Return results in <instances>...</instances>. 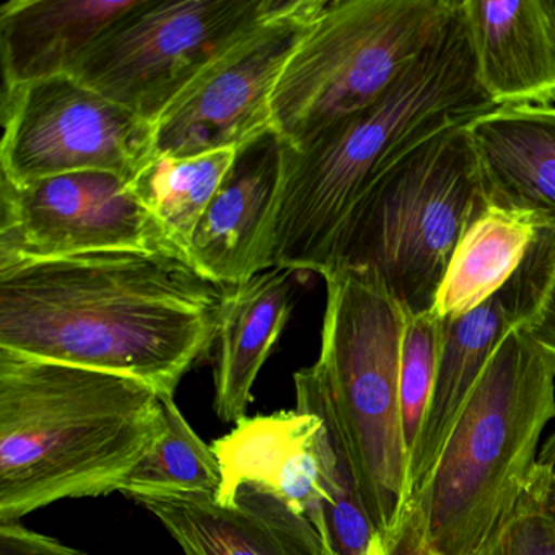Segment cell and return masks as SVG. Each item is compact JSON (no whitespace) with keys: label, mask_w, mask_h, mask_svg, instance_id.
Masks as SVG:
<instances>
[{"label":"cell","mask_w":555,"mask_h":555,"mask_svg":"<svg viewBox=\"0 0 555 555\" xmlns=\"http://www.w3.org/2000/svg\"><path fill=\"white\" fill-rule=\"evenodd\" d=\"M538 463L555 476V430L542 444L539 453Z\"/></svg>","instance_id":"cell-30"},{"label":"cell","mask_w":555,"mask_h":555,"mask_svg":"<svg viewBox=\"0 0 555 555\" xmlns=\"http://www.w3.org/2000/svg\"><path fill=\"white\" fill-rule=\"evenodd\" d=\"M461 0H326L272 93V129L288 147L382 99L440 37Z\"/></svg>","instance_id":"cell-7"},{"label":"cell","mask_w":555,"mask_h":555,"mask_svg":"<svg viewBox=\"0 0 555 555\" xmlns=\"http://www.w3.org/2000/svg\"><path fill=\"white\" fill-rule=\"evenodd\" d=\"M541 229L528 217L489 206L461 236L431 313L456 320L486 304L516 274Z\"/></svg>","instance_id":"cell-20"},{"label":"cell","mask_w":555,"mask_h":555,"mask_svg":"<svg viewBox=\"0 0 555 555\" xmlns=\"http://www.w3.org/2000/svg\"><path fill=\"white\" fill-rule=\"evenodd\" d=\"M162 428L141 379L0 349V522L119 492Z\"/></svg>","instance_id":"cell-3"},{"label":"cell","mask_w":555,"mask_h":555,"mask_svg":"<svg viewBox=\"0 0 555 555\" xmlns=\"http://www.w3.org/2000/svg\"><path fill=\"white\" fill-rule=\"evenodd\" d=\"M443 320L431 311L408 314L401 357V417L409 463L430 401Z\"/></svg>","instance_id":"cell-24"},{"label":"cell","mask_w":555,"mask_h":555,"mask_svg":"<svg viewBox=\"0 0 555 555\" xmlns=\"http://www.w3.org/2000/svg\"><path fill=\"white\" fill-rule=\"evenodd\" d=\"M284 0H139L70 76L152 126Z\"/></svg>","instance_id":"cell-8"},{"label":"cell","mask_w":555,"mask_h":555,"mask_svg":"<svg viewBox=\"0 0 555 555\" xmlns=\"http://www.w3.org/2000/svg\"><path fill=\"white\" fill-rule=\"evenodd\" d=\"M525 327L555 362V258L538 307Z\"/></svg>","instance_id":"cell-27"},{"label":"cell","mask_w":555,"mask_h":555,"mask_svg":"<svg viewBox=\"0 0 555 555\" xmlns=\"http://www.w3.org/2000/svg\"><path fill=\"white\" fill-rule=\"evenodd\" d=\"M314 412H278L245 417L225 437L214 441L222 473L216 495L230 506L243 483H256L281 496L295 513L307 516L324 542L323 486ZM326 547V545H324Z\"/></svg>","instance_id":"cell-14"},{"label":"cell","mask_w":555,"mask_h":555,"mask_svg":"<svg viewBox=\"0 0 555 555\" xmlns=\"http://www.w3.org/2000/svg\"><path fill=\"white\" fill-rule=\"evenodd\" d=\"M103 251L180 255L118 175L80 171L25 186L2 178L0 268Z\"/></svg>","instance_id":"cell-11"},{"label":"cell","mask_w":555,"mask_h":555,"mask_svg":"<svg viewBox=\"0 0 555 555\" xmlns=\"http://www.w3.org/2000/svg\"><path fill=\"white\" fill-rule=\"evenodd\" d=\"M284 167L274 129L236 151L191 240L188 261L209 281L232 287L266 271V235Z\"/></svg>","instance_id":"cell-13"},{"label":"cell","mask_w":555,"mask_h":555,"mask_svg":"<svg viewBox=\"0 0 555 555\" xmlns=\"http://www.w3.org/2000/svg\"><path fill=\"white\" fill-rule=\"evenodd\" d=\"M532 490L538 496L539 505L542 512L547 516L548 521L555 528V476L548 473L545 467L538 463L535 466L534 476L531 480Z\"/></svg>","instance_id":"cell-29"},{"label":"cell","mask_w":555,"mask_h":555,"mask_svg":"<svg viewBox=\"0 0 555 555\" xmlns=\"http://www.w3.org/2000/svg\"><path fill=\"white\" fill-rule=\"evenodd\" d=\"M164 428L119 492L144 502L180 495H217L222 486L212 447L188 424L173 398L162 396Z\"/></svg>","instance_id":"cell-23"},{"label":"cell","mask_w":555,"mask_h":555,"mask_svg":"<svg viewBox=\"0 0 555 555\" xmlns=\"http://www.w3.org/2000/svg\"><path fill=\"white\" fill-rule=\"evenodd\" d=\"M141 503L160 519L184 555H327L310 519L256 483H243L227 508L214 495Z\"/></svg>","instance_id":"cell-15"},{"label":"cell","mask_w":555,"mask_h":555,"mask_svg":"<svg viewBox=\"0 0 555 555\" xmlns=\"http://www.w3.org/2000/svg\"><path fill=\"white\" fill-rule=\"evenodd\" d=\"M235 157V149L190 158L152 157L129 181L134 196L186 259L194 232Z\"/></svg>","instance_id":"cell-22"},{"label":"cell","mask_w":555,"mask_h":555,"mask_svg":"<svg viewBox=\"0 0 555 555\" xmlns=\"http://www.w3.org/2000/svg\"><path fill=\"white\" fill-rule=\"evenodd\" d=\"M295 274L269 269L225 287L214 344V411L223 422L238 424L246 417L256 378L291 318Z\"/></svg>","instance_id":"cell-19"},{"label":"cell","mask_w":555,"mask_h":555,"mask_svg":"<svg viewBox=\"0 0 555 555\" xmlns=\"http://www.w3.org/2000/svg\"><path fill=\"white\" fill-rule=\"evenodd\" d=\"M0 555H86L57 539L14 522H0Z\"/></svg>","instance_id":"cell-26"},{"label":"cell","mask_w":555,"mask_h":555,"mask_svg":"<svg viewBox=\"0 0 555 555\" xmlns=\"http://www.w3.org/2000/svg\"><path fill=\"white\" fill-rule=\"evenodd\" d=\"M386 555H444L428 542L424 522L414 506H409L398 531L386 541Z\"/></svg>","instance_id":"cell-28"},{"label":"cell","mask_w":555,"mask_h":555,"mask_svg":"<svg viewBox=\"0 0 555 555\" xmlns=\"http://www.w3.org/2000/svg\"><path fill=\"white\" fill-rule=\"evenodd\" d=\"M555 258V235L539 233L508 284L456 320L443 321L430 401L409 463L412 499L430 482L490 357L506 334L531 320Z\"/></svg>","instance_id":"cell-12"},{"label":"cell","mask_w":555,"mask_h":555,"mask_svg":"<svg viewBox=\"0 0 555 555\" xmlns=\"http://www.w3.org/2000/svg\"><path fill=\"white\" fill-rule=\"evenodd\" d=\"M294 383L297 411L314 412L323 421L318 435V451L326 493L323 516L327 555H386L385 539L373 528L360 502L320 373L314 365L298 370Z\"/></svg>","instance_id":"cell-21"},{"label":"cell","mask_w":555,"mask_h":555,"mask_svg":"<svg viewBox=\"0 0 555 555\" xmlns=\"http://www.w3.org/2000/svg\"><path fill=\"white\" fill-rule=\"evenodd\" d=\"M479 555H555V528L531 483L508 521Z\"/></svg>","instance_id":"cell-25"},{"label":"cell","mask_w":555,"mask_h":555,"mask_svg":"<svg viewBox=\"0 0 555 555\" xmlns=\"http://www.w3.org/2000/svg\"><path fill=\"white\" fill-rule=\"evenodd\" d=\"M493 108L477 82L460 8L382 99L307 151L284 144L281 188L266 235V271L323 275L350 214L398 162Z\"/></svg>","instance_id":"cell-2"},{"label":"cell","mask_w":555,"mask_h":555,"mask_svg":"<svg viewBox=\"0 0 555 555\" xmlns=\"http://www.w3.org/2000/svg\"><path fill=\"white\" fill-rule=\"evenodd\" d=\"M555 418V362L515 327L490 357L428 486L411 506L444 555H479L534 476L542 431Z\"/></svg>","instance_id":"cell-4"},{"label":"cell","mask_w":555,"mask_h":555,"mask_svg":"<svg viewBox=\"0 0 555 555\" xmlns=\"http://www.w3.org/2000/svg\"><path fill=\"white\" fill-rule=\"evenodd\" d=\"M139 0H9L0 8L4 89L73 74Z\"/></svg>","instance_id":"cell-18"},{"label":"cell","mask_w":555,"mask_h":555,"mask_svg":"<svg viewBox=\"0 0 555 555\" xmlns=\"http://www.w3.org/2000/svg\"><path fill=\"white\" fill-rule=\"evenodd\" d=\"M466 131L489 206L555 235V105L499 106Z\"/></svg>","instance_id":"cell-17"},{"label":"cell","mask_w":555,"mask_h":555,"mask_svg":"<svg viewBox=\"0 0 555 555\" xmlns=\"http://www.w3.org/2000/svg\"><path fill=\"white\" fill-rule=\"evenodd\" d=\"M487 207L466 126L441 132L405 155L357 204L327 271L362 275L405 313H427L461 236Z\"/></svg>","instance_id":"cell-6"},{"label":"cell","mask_w":555,"mask_h":555,"mask_svg":"<svg viewBox=\"0 0 555 555\" xmlns=\"http://www.w3.org/2000/svg\"><path fill=\"white\" fill-rule=\"evenodd\" d=\"M225 287L168 251L0 268V349L131 376L175 398L216 344Z\"/></svg>","instance_id":"cell-1"},{"label":"cell","mask_w":555,"mask_h":555,"mask_svg":"<svg viewBox=\"0 0 555 555\" xmlns=\"http://www.w3.org/2000/svg\"><path fill=\"white\" fill-rule=\"evenodd\" d=\"M321 350L314 363L349 457L360 502L385 542L412 502L401 417L408 313L375 282L327 271Z\"/></svg>","instance_id":"cell-5"},{"label":"cell","mask_w":555,"mask_h":555,"mask_svg":"<svg viewBox=\"0 0 555 555\" xmlns=\"http://www.w3.org/2000/svg\"><path fill=\"white\" fill-rule=\"evenodd\" d=\"M477 82L493 106L555 105V0H463Z\"/></svg>","instance_id":"cell-16"},{"label":"cell","mask_w":555,"mask_h":555,"mask_svg":"<svg viewBox=\"0 0 555 555\" xmlns=\"http://www.w3.org/2000/svg\"><path fill=\"white\" fill-rule=\"evenodd\" d=\"M326 0H284L197 76L154 125L152 157L242 149L272 129L271 100L285 64Z\"/></svg>","instance_id":"cell-10"},{"label":"cell","mask_w":555,"mask_h":555,"mask_svg":"<svg viewBox=\"0 0 555 555\" xmlns=\"http://www.w3.org/2000/svg\"><path fill=\"white\" fill-rule=\"evenodd\" d=\"M2 178L15 186L105 171L131 181L151 158L154 126L76 77L4 89Z\"/></svg>","instance_id":"cell-9"}]
</instances>
